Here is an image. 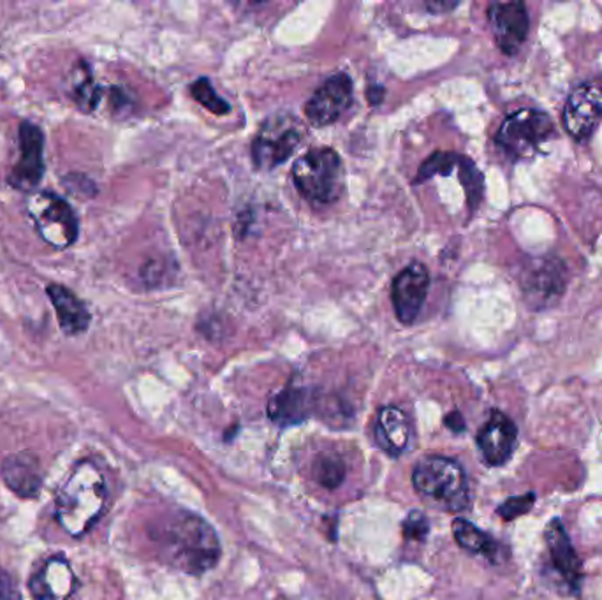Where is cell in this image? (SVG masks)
Instances as JSON below:
<instances>
[{
    "mask_svg": "<svg viewBox=\"0 0 602 600\" xmlns=\"http://www.w3.org/2000/svg\"><path fill=\"white\" fill-rule=\"evenodd\" d=\"M161 558L180 573L201 576L221 560V541L215 528L194 513H177L152 530Z\"/></svg>",
    "mask_w": 602,
    "mask_h": 600,
    "instance_id": "obj_1",
    "label": "cell"
},
{
    "mask_svg": "<svg viewBox=\"0 0 602 600\" xmlns=\"http://www.w3.org/2000/svg\"><path fill=\"white\" fill-rule=\"evenodd\" d=\"M108 504V486L92 460L78 461L55 497V518L71 538H83Z\"/></svg>",
    "mask_w": 602,
    "mask_h": 600,
    "instance_id": "obj_2",
    "label": "cell"
},
{
    "mask_svg": "<svg viewBox=\"0 0 602 600\" xmlns=\"http://www.w3.org/2000/svg\"><path fill=\"white\" fill-rule=\"evenodd\" d=\"M412 486L422 497L439 502L446 509L465 510L471 504L465 470L448 456H425L412 469Z\"/></svg>",
    "mask_w": 602,
    "mask_h": 600,
    "instance_id": "obj_3",
    "label": "cell"
},
{
    "mask_svg": "<svg viewBox=\"0 0 602 600\" xmlns=\"http://www.w3.org/2000/svg\"><path fill=\"white\" fill-rule=\"evenodd\" d=\"M296 189L310 203L330 204L344 190V166L335 150H308L307 154L296 161L293 167Z\"/></svg>",
    "mask_w": 602,
    "mask_h": 600,
    "instance_id": "obj_4",
    "label": "cell"
},
{
    "mask_svg": "<svg viewBox=\"0 0 602 600\" xmlns=\"http://www.w3.org/2000/svg\"><path fill=\"white\" fill-rule=\"evenodd\" d=\"M555 136L552 118L539 109L523 108L504 118L498 127L497 145L515 158L532 157Z\"/></svg>",
    "mask_w": 602,
    "mask_h": 600,
    "instance_id": "obj_5",
    "label": "cell"
},
{
    "mask_svg": "<svg viewBox=\"0 0 602 600\" xmlns=\"http://www.w3.org/2000/svg\"><path fill=\"white\" fill-rule=\"evenodd\" d=\"M27 212L34 221L37 235L54 249L63 250L76 242L78 217L73 208L50 190L32 195L27 201Z\"/></svg>",
    "mask_w": 602,
    "mask_h": 600,
    "instance_id": "obj_6",
    "label": "cell"
},
{
    "mask_svg": "<svg viewBox=\"0 0 602 600\" xmlns=\"http://www.w3.org/2000/svg\"><path fill=\"white\" fill-rule=\"evenodd\" d=\"M302 127L290 115L268 118L252 143L253 164L259 169L281 166L298 149Z\"/></svg>",
    "mask_w": 602,
    "mask_h": 600,
    "instance_id": "obj_7",
    "label": "cell"
},
{
    "mask_svg": "<svg viewBox=\"0 0 602 600\" xmlns=\"http://www.w3.org/2000/svg\"><path fill=\"white\" fill-rule=\"evenodd\" d=\"M19 140L20 157L11 167L8 184L22 192H32L45 176V134L36 123L22 122Z\"/></svg>",
    "mask_w": 602,
    "mask_h": 600,
    "instance_id": "obj_8",
    "label": "cell"
},
{
    "mask_svg": "<svg viewBox=\"0 0 602 600\" xmlns=\"http://www.w3.org/2000/svg\"><path fill=\"white\" fill-rule=\"evenodd\" d=\"M602 120V86L583 83L570 92L562 123L567 134L576 141L589 140Z\"/></svg>",
    "mask_w": 602,
    "mask_h": 600,
    "instance_id": "obj_9",
    "label": "cell"
},
{
    "mask_svg": "<svg viewBox=\"0 0 602 600\" xmlns=\"http://www.w3.org/2000/svg\"><path fill=\"white\" fill-rule=\"evenodd\" d=\"M430 290V273L423 262H411L394 277L391 285V302L394 314L402 325H412L422 314L426 294Z\"/></svg>",
    "mask_w": 602,
    "mask_h": 600,
    "instance_id": "obj_10",
    "label": "cell"
},
{
    "mask_svg": "<svg viewBox=\"0 0 602 600\" xmlns=\"http://www.w3.org/2000/svg\"><path fill=\"white\" fill-rule=\"evenodd\" d=\"M527 303L535 310L552 307L566 291V267L555 258L535 259L523 277Z\"/></svg>",
    "mask_w": 602,
    "mask_h": 600,
    "instance_id": "obj_11",
    "label": "cell"
},
{
    "mask_svg": "<svg viewBox=\"0 0 602 600\" xmlns=\"http://www.w3.org/2000/svg\"><path fill=\"white\" fill-rule=\"evenodd\" d=\"M353 103V82L345 73H337L317 89L305 104L308 122L316 127L331 126Z\"/></svg>",
    "mask_w": 602,
    "mask_h": 600,
    "instance_id": "obj_12",
    "label": "cell"
},
{
    "mask_svg": "<svg viewBox=\"0 0 602 600\" xmlns=\"http://www.w3.org/2000/svg\"><path fill=\"white\" fill-rule=\"evenodd\" d=\"M546 548L550 553V567L553 573L557 574L558 579L564 583L569 593H580L581 578H583V569H581V560L576 553L569 536H567L566 527L560 519H552L546 532Z\"/></svg>",
    "mask_w": 602,
    "mask_h": 600,
    "instance_id": "obj_13",
    "label": "cell"
},
{
    "mask_svg": "<svg viewBox=\"0 0 602 600\" xmlns=\"http://www.w3.org/2000/svg\"><path fill=\"white\" fill-rule=\"evenodd\" d=\"M495 42L503 54L517 55L529 36L530 20L523 2H495L488 8Z\"/></svg>",
    "mask_w": 602,
    "mask_h": 600,
    "instance_id": "obj_14",
    "label": "cell"
},
{
    "mask_svg": "<svg viewBox=\"0 0 602 600\" xmlns=\"http://www.w3.org/2000/svg\"><path fill=\"white\" fill-rule=\"evenodd\" d=\"M483 461L488 467H503L518 446V428L509 415L492 411L488 421L475 437Z\"/></svg>",
    "mask_w": 602,
    "mask_h": 600,
    "instance_id": "obj_15",
    "label": "cell"
},
{
    "mask_svg": "<svg viewBox=\"0 0 602 600\" xmlns=\"http://www.w3.org/2000/svg\"><path fill=\"white\" fill-rule=\"evenodd\" d=\"M78 588L73 565L63 555H54L43 562L28 583L34 600H68Z\"/></svg>",
    "mask_w": 602,
    "mask_h": 600,
    "instance_id": "obj_16",
    "label": "cell"
},
{
    "mask_svg": "<svg viewBox=\"0 0 602 600\" xmlns=\"http://www.w3.org/2000/svg\"><path fill=\"white\" fill-rule=\"evenodd\" d=\"M0 475L5 486L10 487L16 497L25 501L39 497L45 484L42 461L37 460V456L32 452H16L8 456L0 466Z\"/></svg>",
    "mask_w": 602,
    "mask_h": 600,
    "instance_id": "obj_17",
    "label": "cell"
},
{
    "mask_svg": "<svg viewBox=\"0 0 602 600\" xmlns=\"http://www.w3.org/2000/svg\"><path fill=\"white\" fill-rule=\"evenodd\" d=\"M411 435V417L402 409L399 407L380 409L376 426H374V437L386 455L397 458L408 451Z\"/></svg>",
    "mask_w": 602,
    "mask_h": 600,
    "instance_id": "obj_18",
    "label": "cell"
},
{
    "mask_svg": "<svg viewBox=\"0 0 602 600\" xmlns=\"http://www.w3.org/2000/svg\"><path fill=\"white\" fill-rule=\"evenodd\" d=\"M46 294L54 305L63 334L78 337L88 330L92 321L91 311L73 291L68 290L66 285L50 284L46 287Z\"/></svg>",
    "mask_w": 602,
    "mask_h": 600,
    "instance_id": "obj_19",
    "label": "cell"
},
{
    "mask_svg": "<svg viewBox=\"0 0 602 600\" xmlns=\"http://www.w3.org/2000/svg\"><path fill=\"white\" fill-rule=\"evenodd\" d=\"M312 395L304 388H285L268 403V417L279 426L298 425L312 412Z\"/></svg>",
    "mask_w": 602,
    "mask_h": 600,
    "instance_id": "obj_20",
    "label": "cell"
},
{
    "mask_svg": "<svg viewBox=\"0 0 602 600\" xmlns=\"http://www.w3.org/2000/svg\"><path fill=\"white\" fill-rule=\"evenodd\" d=\"M455 541L458 546L472 555L485 556L492 564H500L506 560V550L498 541H495L489 533L483 532L481 528L475 527L469 519L455 518L453 525Z\"/></svg>",
    "mask_w": 602,
    "mask_h": 600,
    "instance_id": "obj_21",
    "label": "cell"
},
{
    "mask_svg": "<svg viewBox=\"0 0 602 600\" xmlns=\"http://www.w3.org/2000/svg\"><path fill=\"white\" fill-rule=\"evenodd\" d=\"M312 475L319 486L333 492L345 483L347 466L339 452H319L312 461Z\"/></svg>",
    "mask_w": 602,
    "mask_h": 600,
    "instance_id": "obj_22",
    "label": "cell"
},
{
    "mask_svg": "<svg viewBox=\"0 0 602 600\" xmlns=\"http://www.w3.org/2000/svg\"><path fill=\"white\" fill-rule=\"evenodd\" d=\"M71 95H73V101L78 104V108L85 111V114L94 111L95 106L99 103L101 89L92 80L91 71L86 69L85 62H80V69H76Z\"/></svg>",
    "mask_w": 602,
    "mask_h": 600,
    "instance_id": "obj_23",
    "label": "cell"
},
{
    "mask_svg": "<svg viewBox=\"0 0 602 600\" xmlns=\"http://www.w3.org/2000/svg\"><path fill=\"white\" fill-rule=\"evenodd\" d=\"M460 158H462V155L449 154V152H435L420 167V172H417L416 178H414V186H420L422 181L428 180V178L435 175H451L455 167L460 164Z\"/></svg>",
    "mask_w": 602,
    "mask_h": 600,
    "instance_id": "obj_24",
    "label": "cell"
},
{
    "mask_svg": "<svg viewBox=\"0 0 602 600\" xmlns=\"http://www.w3.org/2000/svg\"><path fill=\"white\" fill-rule=\"evenodd\" d=\"M190 94L198 103L203 104L204 108L210 109L212 114L226 115L232 111V106L222 99L217 92L213 91V86L210 85L206 78H200L198 82L192 83Z\"/></svg>",
    "mask_w": 602,
    "mask_h": 600,
    "instance_id": "obj_25",
    "label": "cell"
},
{
    "mask_svg": "<svg viewBox=\"0 0 602 600\" xmlns=\"http://www.w3.org/2000/svg\"><path fill=\"white\" fill-rule=\"evenodd\" d=\"M460 180L465 187L469 207L474 210L480 204L481 196H483V176L477 172L474 163L465 157L460 158Z\"/></svg>",
    "mask_w": 602,
    "mask_h": 600,
    "instance_id": "obj_26",
    "label": "cell"
},
{
    "mask_svg": "<svg viewBox=\"0 0 602 600\" xmlns=\"http://www.w3.org/2000/svg\"><path fill=\"white\" fill-rule=\"evenodd\" d=\"M403 538L408 541L425 542L430 533V521L422 510H411L402 523Z\"/></svg>",
    "mask_w": 602,
    "mask_h": 600,
    "instance_id": "obj_27",
    "label": "cell"
},
{
    "mask_svg": "<svg viewBox=\"0 0 602 600\" xmlns=\"http://www.w3.org/2000/svg\"><path fill=\"white\" fill-rule=\"evenodd\" d=\"M534 504L535 493H526V495H521V497H511L504 501L503 504L497 507V515L506 519V521H512V519L527 515Z\"/></svg>",
    "mask_w": 602,
    "mask_h": 600,
    "instance_id": "obj_28",
    "label": "cell"
},
{
    "mask_svg": "<svg viewBox=\"0 0 602 600\" xmlns=\"http://www.w3.org/2000/svg\"><path fill=\"white\" fill-rule=\"evenodd\" d=\"M0 600H22V593L11 574L0 567Z\"/></svg>",
    "mask_w": 602,
    "mask_h": 600,
    "instance_id": "obj_29",
    "label": "cell"
},
{
    "mask_svg": "<svg viewBox=\"0 0 602 600\" xmlns=\"http://www.w3.org/2000/svg\"><path fill=\"white\" fill-rule=\"evenodd\" d=\"M444 425L448 426L455 434H463L465 432V421H463V415L458 411L449 412L444 417Z\"/></svg>",
    "mask_w": 602,
    "mask_h": 600,
    "instance_id": "obj_30",
    "label": "cell"
},
{
    "mask_svg": "<svg viewBox=\"0 0 602 600\" xmlns=\"http://www.w3.org/2000/svg\"><path fill=\"white\" fill-rule=\"evenodd\" d=\"M457 2H430L426 5L428 10L434 11V13H440V11H451L457 8Z\"/></svg>",
    "mask_w": 602,
    "mask_h": 600,
    "instance_id": "obj_31",
    "label": "cell"
}]
</instances>
